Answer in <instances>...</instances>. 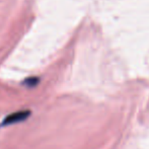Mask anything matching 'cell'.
Segmentation results:
<instances>
[{
  "label": "cell",
  "instance_id": "6da1fadb",
  "mask_svg": "<svg viewBox=\"0 0 149 149\" xmlns=\"http://www.w3.org/2000/svg\"><path fill=\"white\" fill-rule=\"evenodd\" d=\"M31 114V112L30 110L19 111V112L12 113V114L8 115L7 117L4 118V120L2 121V123L0 124V127L12 125V124H15V123H18V122L24 121V120H26V118H28Z\"/></svg>",
  "mask_w": 149,
  "mask_h": 149
}]
</instances>
